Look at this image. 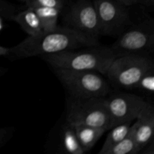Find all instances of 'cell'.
I'll list each match as a JSON object with an SVG mask.
<instances>
[{
    "mask_svg": "<svg viewBox=\"0 0 154 154\" xmlns=\"http://www.w3.org/2000/svg\"><path fill=\"white\" fill-rule=\"evenodd\" d=\"M77 138L84 153L90 151L104 135L106 129L85 125H73Z\"/></svg>",
    "mask_w": 154,
    "mask_h": 154,
    "instance_id": "cell-12",
    "label": "cell"
},
{
    "mask_svg": "<svg viewBox=\"0 0 154 154\" xmlns=\"http://www.w3.org/2000/svg\"><path fill=\"white\" fill-rule=\"evenodd\" d=\"M12 21L17 23L28 36L36 35L43 32L40 20L32 8L28 7L26 10L17 11Z\"/></svg>",
    "mask_w": 154,
    "mask_h": 154,
    "instance_id": "cell-13",
    "label": "cell"
},
{
    "mask_svg": "<svg viewBox=\"0 0 154 154\" xmlns=\"http://www.w3.org/2000/svg\"><path fill=\"white\" fill-rule=\"evenodd\" d=\"M117 57L128 54H150L154 48V21L147 17L131 25L110 46Z\"/></svg>",
    "mask_w": 154,
    "mask_h": 154,
    "instance_id": "cell-6",
    "label": "cell"
},
{
    "mask_svg": "<svg viewBox=\"0 0 154 154\" xmlns=\"http://www.w3.org/2000/svg\"><path fill=\"white\" fill-rule=\"evenodd\" d=\"M139 153L135 136V126L131 125L127 135L118 144L113 147L107 154H137Z\"/></svg>",
    "mask_w": 154,
    "mask_h": 154,
    "instance_id": "cell-16",
    "label": "cell"
},
{
    "mask_svg": "<svg viewBox=\"0 0 154 154\" xmlns=\"http://www.w3.org/2000/svg\"><path fill=\"white\" fill-rule=\"evenodd\" d=\"M8 69H5V68H2V67H0V77L2 76L3 75H5V74L7 72Z\"/></svg>",
    "mask_w": 154,
    "mask_h": 154,
    "instance_id": "cell-25",
    "label": "cell"
},
{
    "mask_svg": "<svg viewBox=\"0 0 154 154\" xmlns=\"http://www.w3.org/2000/svg\"><path fill=\"white\" fill-rule=\"evenodd\" d=\"M59 146L61 153L69 154H84L80 146L73 125L66 120L59 132Z\"/></svg>",
    "mask_w": 154,
    "mask_h": 154,
    "instance_id": "cell-11",
    "label": "cell"
},
{
    "mask_svg": "<svg viewBox=\"0 0 154 154\" xmlns=\"http://www.w3.org/2000/svg\"><path fill=\"white\" fill-rule=\"evenodd\" d=\"M105 100L111 129L118 124L132 123L136 120L148 103L140 96L126 92H111L105 97Z\"/></svg>",
    "mask_w": 154,
    "mask_h": 154,
    "instance_id": "cell-9",
    "label": "cell"
},
{
    "mask_svg": "<svg viewBox=\"0 0 154 154\" xmlns=\"http://www.w3.org/2000/svg\"><path fill=\"white\" fill-rule=\"evenodd\" d=\"M116 57L110 46L100 45L41 56L53 69L93 71L103 75Z\"/></svg>",
    "mask_w": 154,
    "mask_h": 154,
    "instance_id": "cell-2",
    "label": "cell"
},
{
    "mask_svg": "<svg viewBox=\"0 0 154 154\" xmlns=\"http://www.w3.org/2000/svg\"><path fill=\"white\" fill-rule=\"evenodd\" d=\"M98 45H100L99 38L63 26L54 31L28 36L20 43L10 48L8 57L11 60H17Z\"/></svg>",
    "mask_w": 154,
    "mask_h": 154,
    "instance_id": "cell-1",
    "label": "cell"
},
{
    "mask_svg": "<svg viewBox=\"0 0 154 154\" xmlns=\"http://www.w3.org/2000/svg\"><path fill=\"white\" fill-rule=\"evenodd\" d=\"M100 24L101 35L119 36L132 22L130 7L116 0H93Z\"/></svg>",
    "mask_w": 154,
    "mask_h": 154,
    "instance_id": "cell-8",
    "label": "cell"
},
{
    "mask_svg": "<svg viewBox=\"0 0 154 154\" xmlns=\"http://www.w3.org/2000/svg\"><path fill=\"white\" fill-rule=\"evenodd\" d=\"M65 120L72 125L111 129L105 97L78 98L69 95Z\"/></svg>",
    "mask_w": 154,
    "mask_h": 154,
    "instance_id": "cell-5",
    "label": "cell"
},
{
    "mask_svg": "<svg viewBox=\"0 0 154 154\" xmlns=\"http://www.w3.org/2000/svg\"><path fill=\"white\" fill-rule=\"evenodd\" d=\"M135 89L147 96H153L154 92V69L149 70L141 77Z\"/></svg>",
    "mask_w": 154,
    "mask_h": 154,
    "instance_id": "cell-17",
    "label": "cell"
},
{
    "mask_svg": "<svg viewBox=\"0 0 154 154\" xmlns=\"http://www.w3.org/2000/svg\"><path fill=\"white\" fill-rule=\"evenodd\" d=\"M69 96L78 98L106 97L112 92L105 75L93 71L53 69Z\"/></svg>",
    "mask_w": 154,
    "mask_h": 154,
    "instance_id": "cell-4",
    "label": "cell"
},
{
    "mask_svg": "<svg viewBox=\"0 0 154 154\" xmlns=\"http://www.w3.org/2000/svg\"><path fill=\"white\" fill-rule=\"evenodd\" d=\"M132 123H125L118 124L110 129V132L101 148L99 154H107L113 147L118 144L126 137L130 129Z\"/></svg>",
    "mask_w": 154,
    "mask_h": 154,
    "instance_id": "cell-15",
    "label": "cell"
},
{
    "mask_svg": "<svg viewBox=\"0 0 154 154\" xmlns=\"http://www.w3.org/2000/svg\"><path fill=\"white\" fill-rule=\"evenodd\" d=\"M11 131V128H0V147L10 136V132Z\"/></svg>",
    "mask_w": 154,
    "mask_h": 154,
    "instance_id": "cell-20",
    "label": "cell"
},
{
    "mask_svg": "<svg viewBox=\"0 0 154 154\" xmlns=\"http://www.w3.org/2000/svg\"><path fill=\"white\" fill-rule=\"evenodd\" d=\"M65 1L66 2V3H69V2H72V1H73V0H65Z\"/></svg>",
    "mask_w": 154,
    "mask_h": 154,
    "instance_id": "cell-27",
    "label": "cell"
},
{
    "mask_svg": "<svg viewBox=\"0 0 154 154\" xmlns=\"http://www.w3.org/2000/svg\"><path fill=\"white\" fill-rule=\"evenodd\" d=\"M3 20L4 19H3L2 17H0V32L2 30L3 26H3Z\"/></svg>",
    "mask_w": 154,
    "mask_h": 154,
    "instance_id": "cell-26",
    "label": "cell"
},
{
    "mask_svg": "<svg viewBox=\"0 0 154 154\" xmlns=\"http://www.w3.org/2000/svg\"><path fill=\"white\" fill-rule=\"evenodd\" d=\"M154 69L150 54H128L114 58L107 70L105 78L111 87L134 90L141 77Z\"/></svg>",
    "mask_w": 154,
    "mask_h": 154,
    "instance_id": "cell-3",
    "label": "cell"
},
{
    "mask_svg": "<svg viewBox=\"0 0 154 154\" xmlns=\"http://www.w3.org/2000/svg\"><path fill=\"white\" fill-rule=\"evenodd\" d=\"M135 126V136L139 153L146 145L153 140L154 108L153 104L148 102L142 112L140 114Z\"/></svg>",
    "mask_w": 154,
    "mask_h": 154,
    "instance_id": "cell-10",
    "label": "cell"
},
{
    "mask_svg": "<svg viewBox=\"0 0 154 154\" xmlns=\"http://www.w3.org/2000/svg\"><path fill=\"white\" fill-rule=\"evenodd\" d=\"M141 153H142L143 154H154L153 140H152L147 145L144 147V148L141 150Z\"/></svg>",
    "mask_w": 154,
    "mask_h": 154,
    "instance_id": "cell-21",
    "label": "cell"
},
{
    "mask_svg": "<svg viewBox=\"0 0 154 154\" xmlns=\"http://www.w3.org/2000/svg\"><path fill=\"white\" fill-rule=\"evenodd\" d=\"M116 1L124 5L128 6V7L137 5V3H138V0H116Z\"/></svg>",
    "mask_w": 154,
    "mask_h": 154,
    "instance_id": "cell-23",
    "label": "cell"
},
{
    "mask_svg": "<svg viewBox=\"0 0 154 154\" xmlns=\"http://www.w3.org/2000/svg\"><path fill=\"white\" fill-rule=\"evenodd\" d=\"M32 8L40 20L43 32L54 31L59 26L58 20L62 10L49 7H32Z\"/></svg>",
    "mask_w": 154,
    "mask_h": 154,
    "instance_id": "cell-14",
    "label": "cell"
},
{
    "mask_svg": "<svg viewBox=\"0 0 154 154\" xmlns=\"http://www.w3.org/2000/svg\"><path fill=\"white\" fill-rule=\"evenodd\" d=\"M17 13V7L7 0H0V17L6 20H13Z\"/></svg>",
    "mask_w": 154,
    "mask_h": 154,
    "instance_id": "cell-19",
    "label": "cell"
},
{
    "mask_svg": "<svg viewBox=\"0 0 154 154\" xmlns=\"http://www.w3.org/2000/svg\"><path fill=\"white\" fill-rule=\"evenodd\" d=\"M137 5L145 8H149L154 5V0H138Z\"/></svg>",
    "mask_w": 154,
    "mask_h": 154,
    "instance_id": "cell-22",
    "label": "cell"
},
{
    "mask_svg": "<svg viewBox=\"0 0 154 154\" xmlns=\"http://www.w3.org/2000/svg\"><path fill=\"white\" fill-rule=\"evenodd\" d=\"M61 14L64 26L96 38L102 36L97 12L91 0H73L66 4Z\"/></svg>",
    "mask_w": 154,
    "mask_h": 154,
    "instance_id": "cell-7",
    "label": "cell"
},
{
    "mask_svg": "<svg viewBox=\"0 0 154 154\" xmlns=\"http://www.w3.org/2000/svg\"><path fill=\"white\" fill-rule=\"evenodd\" d=\"M10 52V48H5L4 46H1L0 45V57H8Z\"/></svg>",
    "mask_w": 154,
    "mask_h": 154,
    "instance_id": "cell-24",
    "label": "cell"
},
{
    "mask_svg": "<svg viewBox=\"0 0 154 154\" xmlns=\"http://www.w3.org/2000/svg\"><path fill=\"white\" fill-rule=\"evenodd\" d=\"M27 7L56 8L63 11L66 5L65 0H20Z\"/></svg>",
    "mask_w": 154,
    "mask_h": 154,
    "instance_id": "cell-18",
    "label": "cell"
}]
</instances>
